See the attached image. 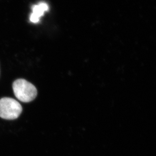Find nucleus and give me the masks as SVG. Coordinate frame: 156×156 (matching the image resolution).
<instances>
[{
	"instance_id": "nucleus-1",
	"label": "nucleus",
	"mask_w": 156,
	"mask_h": 156,
	"mask_svg": "<svg viewBox=\"0 0 156 156\" xmlns=\"http://www.w3.org/2000/svg\"><path fill=\"white\" fill-rule=\"evenodd\" d=\"M12 87L15 97L21 102H31L35 99L37 94L36 87L32 83L23 79L15 80Z\"/></svg>"
},
{
	"instance_id": "nucleus-2",
	"label": "nucleus",
	"mask_w": 156,
	"mask_h": 156,
	"mask_svg": "<svg viewBox=\"0 0 156 156\" xmlns=\"http://www.w3.org/2000/svg\"><path fill=\"white\" fill-rule=\"evenodd\" d=\"M22 111V106L14 99L3 98L0 100V117L4 119H16Z\"/></svg>"
},
{
	"instance_id": "nucleus-3",
	"label": "nucleus",
	"mask_w": 156,
	"mask_h": 156,
	"mask_svg": "<svg viewBox=\"0 0 156 156\" xmlns=\"http://www.w3.org/2000/svg\"><path fill=\"white\" fill-rule=\"evenodd\" d=\"M49 8L48 5L44 2H41L38 5H34L32 7L33 13L30 16V21L34 23H37L44 12L48 11Z\"/></svg>"
}]
</instances>
